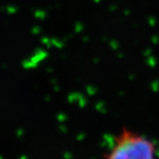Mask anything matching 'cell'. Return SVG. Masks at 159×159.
<instances>
[{
    "mask_svg": "<svg viewBox=\"0 0 159 159\" xmlns=\"http://www.w3.org/2000/svg\"><path fill=\"white\" fill-rule=\"evenodd\" d=\"M155 144L149 139L135 132L124 129L115 138L112 148L105 157L111 159L153 158Z\"/></svg>",
    "mask_w": 159,
    "mask_h": 159,
    "instance_id": "obj_1",
    "label": "cell"
}]
</instances>
